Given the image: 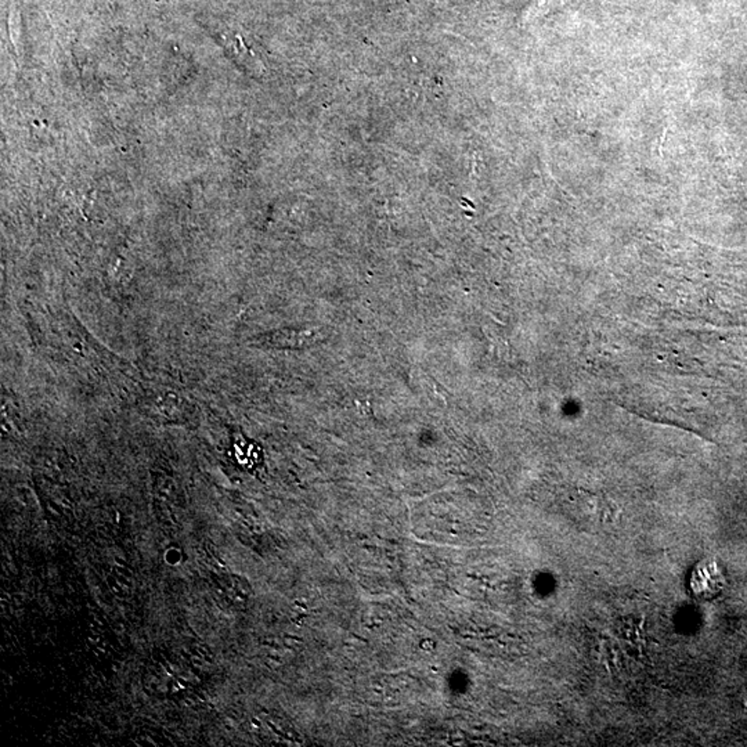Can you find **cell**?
Masks as SVG:
<instances>
[{
    "label": "cell",
    "mask_w": 747,
    "mask_h": 747,
    "mask_svg": "<svg viewBox=\"0 0 747 747\" xmlns=\"http://www.w3.org/2000/svg\"><path fill=\"white\" fill-rule=\"evenodd\" d=\"M692 594L698 599H714L726 589L727 581L716 559L707 558L699 562L692 571L689 581Z\"/></svg>",
    "instance_id": "obj_1"
}]
</instances>
